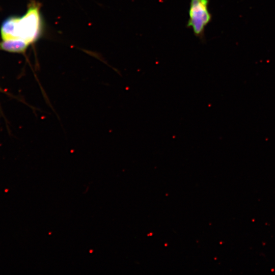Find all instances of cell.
Returning a JSON list of instances; mask_svg holds the SVG:
<instances>
[{
	"label": "cell",
	"instance_id": "6da1fadb",
	"mask_svg": "<svg viewBox=\"0 0 275 275\" xmlns=\"http://www.w3.org/2000/svg\"><path fill=\"white\" fill-rule=\"evenodd\" d=\"M40 31L41 21L38 6L32 5L23 17L18 18L17 37L31 43L38 38Z\"/></svg>",
	"mask_w": 275,
	"mask_h": 275
},
{
	"label": "cell",
	"instance_id": "7a4b0ae2",
	"mask_svg": "<svg viewBox=\"0 0 275 275\" xmlns=\"http://www.w3.org/2000/svg\"><path fill=\"white\" fill-rule=\"evenodd\" d=\"M208 4L209 0H190L187 26L191 28L194 34L200 38L204 36L205 28L211 19Z\"/></svg>",
	"mask_w": 275,
	"mask_h": 275
},
{
	"label": "cell",
	"instance_id": "3957f363",
	"mask_svg": "<svg viewBox=\"0 0 275 275\" xmlns=\"http://www.w3.org/2000/svg\"><path fill=\"white\" fill-rule=\"evenodd\" d=\"M30 44L21 38H13L3 40L0 43V47L2 49L8 51L22 52L26 50Z\"/></svg>",
	"mask_w": 275,
	"mask_h": 275
},
{
	"label": "cell",
	"instance_id": "277c9868",
	"mask_svg": "<svg viewBox=\"0 0 275 275\" xmlns=\"http://www.w3.org/2000/svg\"><path fill=\"white\" fill-rule=\"evenodd\" d=\"M17 17H11L6 19L3 23L1 28V35L3 40L18 38L17 35Z\"/></svg>",
	"mask_w": 275,
	"mask_h": 275
}]
</instances>
